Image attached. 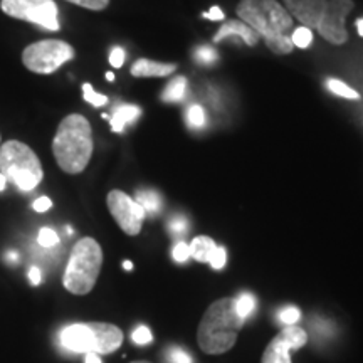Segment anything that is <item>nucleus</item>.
<instances>
[{
    "label": "nucleus",
    "mask_w": 363,
    "mask_h": 363,
    "mask_svg": "<svg viewBox=\"0 0 363 363\" xmlns=\"http://www.w3.org/2000/svg\"><path fill=\"white\" fill-rule=\"evenodd\" d=\"M203 17L208 21H224V12L220 11V7L214 6L208 12H203Z\"/></svg>",
    "instance_id": "38"
},
{
    "label": "nucleus",
    "mask_w": 363,
    "mask_h": 363,
    "mask_svg": "<svg viewBox=\"0 0 363 363\" xmlns=\"http://www.w3.org/2000/svg\"><path fill=\"white\" fill-rule=\"evenodd\" d=\"M7 184H9V182H7L6 177H4L2 174H0V192H2V190H6Z\"/></svg>",
    "instance_id": "40"
},
{
    "label": "nucleus",
    "mask_w": 363,
    "mask_h": 363,
    "mask_svg": "<svg viewBox=\"0 0 363 363\" xmlns=\"http://www.w3.org/2000/svg\"><path fill=\"white\" fill-rule=\"evenodd\" d=\"M217 52L212 48H199L195 51V61L201 62V65H212L217 61Z\"/></svg>",
    "instance_id": "28"
},
{
    "label": "nucleus",
    "mask_w": 363,
    "mask_h": 363,
    "mask_svg": "<svg viewBox=\"0 0 363 363\" xmlns=\"http://www.w3.org/2000/svg\"><path fill=\"white\" fill-rule=\"evenodd\" d=\"M189 246H190V256H192L195 261L208 262L212 252L216 251L217 244L214 242V239L208 238V235H199V238H195L192 240V244H189Z\"/></svg>",
    "instance_id": "17"
},
{
    "label": "nucleus",
    "mask_w": 363,
    "mask_h": 363,
    "mask_svg": "<svg viewBox=\"0 0 363 363\" xmlns=\"http://www.w3.org/2000/svg\"><path fill=\"white\" fill-rule=\"evenodd\" d=\"M225 261H227V254H225V249L217 246L216 251L212 252L211 259H208V264H211L214 269H222V267L225 266Z\"/></svg>",
    "instance_id": "31"
},
{
    "label": "nucleus",
    "mask_w": 363,
    "mask_h": 363,
    "mask_svg": "<svg viewBox=\"0 0 363 363\" xmlns=\"http://www.w3.org/2000/svg\"><path fill=\"white\" fill-rule=\"evenodd\" d=\"M135 201L143 207L145 214H150V216H157L163 207L160 195H158L155 190H150V189L136 190Z\"/></svg>",
    "instance_id": "18"
},
{
    "label": "nucleus",
    "mask_w": 363,
    "mask_h": 363,
    "mask_svg": "<svg viewBox=\"0 0 363 363\" xmlns=\"http://www.w3.org/2000/svg\"><path fill=\"white\" fill-rule=\"evenodd\" d=\"M0 174L22 192L34 190L44 179L39 157L27 143L9 140L0 145Z\"/></svg>",
    "instance_id": "4"
},
{
    "label": "nucleus",
    "mask_w": 363,
    "mask_h": 363,
    "mask_svg": "<svg viewBox=\"0 0 363 363\" xmlns=\"http://www.w3.org/2000/svg\"><path fill=\"white\" fill-rule=\"evenodd\" d=\"M225 38H240L247 45H256L259 43L261 35L254 29H251L247 24H244L242 21H230L222 24L219 33L216 34L214 43H220Z\"/></svg>",
    "instance_id": "15"
},
{
    "label": "nucleus",
    "mask_w": 363,
    "mask_h": 363,
    "mask_svg": "<svg viewBox=\"0 0 363 363\" xmlns=\"http://www.w3.org/2000/svg\"><path fill=\"white\" fill-rule=\"evenodd\" d=\"M66 2L88 9V11H104V9L110 6V0H66Z\"/></svg>",
    "instance_id": "27"
},
{
    "label": "nucleus",
    "mask_w": 363,
    "mask_h": 363,
    "mask_svg": "<svg viewBox=\"0 0 363 363\" xmlns=\"http://www.w3.org/2000/svg\"><path fill=\"white\" fill-rule=\"evenodd\" d=\"M264 43L267 48H269L274 54H278V56L291 54L294 49L291 35H269V38H264Z\"/></svg>",
    "instance_id": "20"
},
{
    "label": "nucleus",
    "mask_w": 363,
    "mask_h": 363,
    "mask_svg": "<svg viewBox=\"0 0 363 363\" xmlns=\"http://www.w3.org/2000/svg\"><path fill=\"white\" fill-rule=\"evenodd\" d=\"M123 267H125L126 271H131V269H133V264H131V261H125L123 262Z\"/></svg>",
    "instance_id": "42"
},
{
    "label": "nucleus",
    "mask_w": 363,
    "mask_h": 363,
    "mask_svg": "<svg viewBox=\"0 0 363 363\" xmlns=\"http://www.w3.org/2000/svg\"><path fill=\"white\" fill-rule=\"evenodd\" d=\"M74 59V48L59 39H44L22 51V65L35 74H52Z\"/></svg>",
    "instance_id": "6"
},
{
    "label": "nucleus",
    "mask_w": 363,
    "mask_h": 363,
    "mask_svg": "<svg viewBox=\"0 0 363 363\" xmlns=\"http://www.w3.org/2000/svg\"><path fill=\"white\" fill-rule=\"evenodd\" d=\"M357 29H358V34H360L363 38V19L357 21Z\"/></svg>",
    "instance_id": "41"
},
{
    "label": "nucleus",
    "mask_w": 363,
    "mask_h": 363,
    "mask_svg": "<svg viewBox=\"0 0 363 363\" xmlns=\"http://www.w3.org/2000/svg\"><path fill=\"white\" fill-rule=\"evenodd\" d=\"M235 12L262 39L269 35H289L293 29V17L276 0H240Z\"/></svg>",
    "instance_id": "5"
},
{
    "label": "nucleus",
    "mask_w": 363,
    "mask_h": 363,
    "mask_svg": "<svg viewBox=\"0 0 363 363\" xmlns=\"http://www.w3.org/2000/svg\"><path fill=\"white\" fill-rule=\"evenodd\" d=\"M177 66L172 62H158L150 61V59H138L131 66V76L135 78H165V76L174 74Z\"/></svg>",
    "instance_id": "14"
},
{
    "label": "nucleus",
    "mask_w": 363,
    "mask_h": 363,
    "mask_svg": "<svg viewBox=\"0 0 363 363\" xmlns=\"http://www.w3.org/2000/svg\"><path fill=\"white\" fill-rule=\"evenodd\" d=\"M244 318L235 308V298H220L203 313L197 330V342L202 352L208 355H220L229 352L238 342Z\"/></svg>",
    "instance_id": "1"
},
{
    "label": "nucleus",
    "mask_w": 363,
    "mask_h": 363,
    "mask_svg": "<svg viewBox=\"0 0 363 363\" xmlns=\"http://www.w3.org/2000/svg\"><path fill=\"white\" fill-rule=\"evenodd\" d=\"M29 279H30V284L33 286H39L43 283V271H40V267L38 266H33L29 269Z\"/></svg>",
    "instance_id": "37"
},
{
    "label": "nucleus",
    "mask_w": 363,
    "mask_h": 363,
    "mask_svg": "<svg viewBox=\"0 0 363 363\" xmlns=\"http://www.w3.org/2000/svg\"><path fill=\"white\" fill-rule=\"evenodd\" d=\"M84 363H101V358H99L98 353H86V358H84Z\"/></svg>",
    "instance_id": "39"
},
{
    "label": "nucleus",
    "mask_w": 363,
    "mask_h": 363,
    "mask_svg": "<svg viewBox=\"0 0 363 363\" xmlns=\"http://www.w3.org/2000/svg\"><path fill=\"white\" fill-rule=\"evenodd\" d=\"M38 242L43 247H54L59 244V235L54 229H49V227H44V229L39 230V238Z\"/></svg>",
    "instance_id": "26"
},
{
    "label": "nucleus",
    "mask_w": 363,
    "mask_h": 363,
    "mask_svg": "<svg viewBox=\"0 0 363 363\" xmlns=\"http://www.w3.org/2000/svg\"><path fill=\"white\" fill-rule=\"evenodd\" d=\"M0 9L9 17L33 22L52 33L61 29L57 19L59 9L54 0H0Z\"/></svg>",
    "instance_id": "7"
},
{
    "label": "nucleus",
    "mask_w": 363,
    "mask_h": 363,
    "mask_svg": "<svg viewBox=\"0 0 363 363\" xmlns=\"http://www.w3.org/2000/svg\"><path fill=\"white\" fill-rule=\"evenodd\" d=\"M169 360L172 363H192V358H190L189 353L180 350V348H172L169 352Z\"/></svg>",
    "instance_id": "34"
},
{
    "label": "nucleus",
    "mask_w": 363,
    "mask_h": 363,
    "mask_svg": "<svg viewBox=\"0 0 363 363\" xmlns=\"http://www.w3.org/2000/svg\"><path fill=\"white\" fill-rule=\"evenodd\" d=\"M142 115V110L135 104H123V106H118L115 113L111 116V128L116 133H121L125 130V126L128 123H133L135 120H138V116Z\"/></svg>",
    "instance_id": "16"
},
{
    "label": "nucleus",
    "mask_w": 363,
    "mask_h": 363,
    "mask_svg": "<svg viewBox=\"0 0 363 363\" xmlns=\"http://www.w3.org/2000/svg\"><path fill=\"white\" fill-rule=\"evenodd\" d=\"M93 130L81 115H69L57 126L52 138V153L65 174L78 175L86 170L93 157Z\"/></svg>",
    "instance_id": "2"
},
{
    "label": "nucleus",
    "mask_w": 363,
    "mask_h": 363,
    "mask_svg": "<svg viewBox=\"0 0 363 363\" xmlns=\"http://www.w3.org/2000/svg\"><path fill=\"white\" fill-rule=\"evenodd\" d=\"M52 207V201L49 197H39L38 201H34V203H33V208L35 212H45V211H49V208Z\"/></svg>",
    "instance_id": "36"
},
{
    "label": "nucleus",
    "mask_w": 363,
    "mask_h": 363,
    "mask_svg": "<svg viewBox=\"0 0 363 363\" xmlns=\"http://www.w3.org/2000/svg\"><path fill=\"white\" fill-rule=\"evenodd\" d=\"M83 96L86 101H88L89 104H93V106H104V104L108 103V98L104 96V94L96 93L89 83L83 84Z\"/></svg>",
    "instance_id": "25"
},
{
    "label": "nucleus",
    "mask_w": 363,
    "mask_h": 363,
    "mask_svg": "<svg viewBox=\"0 0 363 363\" xmlns=\"http://www.w3.org/2000/svg\"><path fill=\"white\" fill-rule=\"evenodd\" d=\"M131 340H133L136 345H148L153 340V335L147 326H138V328L133 331V335H131Z\"/></svg>",
    "instance_id": "30"
},
{
    "label": "nucleus",
    "mask_w": 363,
    "mask_h": 363,
    "mask_svg": "<svg viewBox=\"0 0 363 363\" xmlns=\"http://www.w3.org/2000/svg\"><path fill=\"white\" fill-rule=\"evenodd\" d=\"M110 62L113 67H121L125 62V51L121 48H115L110 54Z\"/></svg>",
    "instance_id": "35"
},
{
    "label": "nucleus",
    "mask_w": 363,
    "mask_h": 363,
    "mask_svg": "<svg viewBox=\"0 0 363 363\" xmlns=\"http://www.w3.org/2000/svg\"><path fill=\"white\" fill-rule=\"evenodd\" d=\"M187 123L192 128H203V125L207 123V118H206V111L201 104H194V106L189 108L187 111Z\"/></svg>",
    "instance_id": "22"
},
{
    "label": "nucleus",
    "mask_w": 363,
    "mask_h": 363,
    "mask_svg": "<svg viewBox=\"0 0 363 363\" xmlns=\"http://www.w3.org/2000/svg\"><path fill=\"white\" fill-rule=\"evenodd\" d=\"M353 9V0H328L325 13L318 24V33L331 44H345L348 39L345 19Z\"/></svg>",
    "instance_id": "9"
},
{
    "label": "nucleus",
    "mask_w": 363,
    "mask_h": 363,
    "mask_svg": "<svg viewBox=\"0 0 363 363\" xmlns=\"http://www.w3.org/2000/svg\"><path fill=\"white\" fill-rule=\"evenodd\" d=\"M326 86H328V89L333 94H337V96H342V98H347V99H358V98H360V94H358L355 89L350 88L348 84H345L343 81H340V79H328V81H326Z\"/></svg>",
    "instance_id": "21"
},
{
    "label": "nucleus",
    "mask_w": 363,
    "mask_h": 363,
    "mask_svg": "<svg viewBox=\"0 0 363 363\" xmlns=\"http://www.w3.org/2000/svg\"><path fill=\"white\" fill-rule=\"evenodd\" d=\"M299 318H301V311L294 306L284 308V310L279 313V321L288 326H293L296 321H299Z\"/></svg>",
    "instance_id": "29"
},
{
    "label": "nucleus",
    "mask_w": 363,
    "mask_h": 363,
    "mask_svg": "<svg viewBox=\"0 0 363 363\" xmlns=\"http://www.w3.org/2000/svg\"><path fill=\"white\" fill-rule=\"evenodd\" d=\"M235 308H238L239 315L246 320V318L254 311V308H256V298L249 293L240 294L239 298H235Z\"/></svg>",
    "instance_id": "23"
},
{
    "label": "nucleus",
    "mask_w": 363,
    "mask_h": 363,
    "mask_svg": "<svg viewBox=\"0 0 363 363\" xmlns=\"http://www.w3.org/2000/svg\"><path fill=\"white\" fill-rule=\"evenodd\" d=\"M89 326L94 335V353L98 355H108V353L116 352L123 343V331L116 325L93 321Z\"/></svg>",
    "instance_id": "13"
},
{
    "label": "nucleus",
    "mask_w": 363,
    "mask_h": 363,
    "mask_svg": "<svg viewBox=\"0 0 363 363\" xmlns=\"http://www.w3.org/2000/svg\"><path fill=\"white\" fill-rule=\"evenodd\" d=\"M291 40H293L294 48H299V49L310 48L311 43H313L311 29H308V27H303V26L298 27V29L294 30L293 35H291Z\"/></svg>",
    "instance_id": "24"
},
{
    "label": "nucleus",
    "mask_w": 363,
    "mask_h": 363,
    "mask_svg": "<svg viewBox=\"0 0 363 363\" xmlns=\"http://www.w3.org/2000/svg\"><path fill=\"white\" fill-rule=\"evenodd\" d=\"M187 227H189V224H187V220L184 219V217H175V219H172L170 224H169L170 233L174 235L185 234V233H187Z\"/></svg>",
    "instance_id": "33"
},
{
    "label": "nucleus",
    "mask_w": 363,
    "mask_h": 363,
    "mask_svg": "<svg viewBox=\"0 0 363 363\" xmlns=\"http://www.w3.org/2000/svg\"><path fill=\"white\" fill-rule=\"evenodd\" d=\"M61 343L76 353H94V335L89 323H74L61 331Z\"/></svg>",
    "instance_id": "12"
},
{
    "label": "nucleus",
    "mask_w": 363,
    "mask_h": 363,
    "mask_svg": "<svg viewBox=\"0 0 363 363\" xmlns=\"http://www.w3.org/2000/svg\"><path fill=\"white\" fill-rule=\"evenodd\" d=\"M185 91H187V79H185L184 76H177L175 79L170 81L167 89L163 91L162 99L169 103L180 101V99L185 96Z\"/></svg>",
    "instance_id": "19"
},
{
    "label": "nucleus",
    "mask_w": 363,
    "mask_h": 363,
    "mask_svg": "<svg viewBox=\"0 0 363 363\" xmlns=\"http://www.w3.org/2000/svg\"><path fill=\"white\" fill-rule=\"evenodd\" d=\"M7 259H9V261H16V259H17V254H16V252H9Z\"/></svg>",
    "instance_id": "43"
},
{
    "label": "nucleus",
    "mask_w": 363,
    "mask_h": 363,
    "mask_svg": "<svg viewBox=\"0 0 363 363\" xmlns=\"http://www.w3.org/2000/svg\"><path fill=\"white\" fill-rule=\"evenodd\" d=\"M190 257V246L187 242H177L174 247V259L177 262H185Z\"/></svg>",
    "instance_id": "32"
},
{
    "label": "nucleus",
    "mask_w": 363,
    "mask_h": 363,
    "mask_svg": "<svg viewBox=\"0 0 363 363\" xmlns=\"http://www.w3.org/2000/svg\"><path fill=\"white\" fill-rule=\"evenodd\" d=\"M106 206L110 208L113 219L116 220V224L125 234L138 235L142 233V225L147 214L133 197L121 192V190H111L106 197Z\"/></svg>",
    "instance_id": "8"
},
{
    "label": "nucleus",
    "mask_w": 363,
    "mask_h": 363,
    "mask_svg": "<svg viewBox=\"0 0 363 363\" xmlns=\"http://www.w3.org/2000/svg\"><path fill=\"white\" fill-rule=\"evenodd\" d=\"M103 266V251L98 240L83 238L74 244L67 259L62 286L76 296L93 291Z\"/></svg>",
    "instance_id": "3"
},
{
    "label": "nucleus",
    "mask_w": 363,
    "mask_h": 363,
    "mask_svg": "<svg viewBox=\"0 0 363 363\" xmlns=\"http://www.w3.org/2000/svg\"><path fill=\"white\" fill-rule=\"evenodd\" d=\"M131 363H152V362H147V360H138V362H131Z\"/></svg>",
    "instance_id": "45"
},
{
    "label": "nucleus",
    "mask_w": 363,
    "mask_h": 363,
    "mask_svg": "<svg viewBox=\"0 0 363 363\" xmlns=\"http://www.w3.org/2000/svg\"><path fill=\"white\" fill-rule=\"evenodd\" d=\"M289 16L301 22L303 27L316 29L323 17L328 0H284Z\"/></svg>",
    "instance_id": "11"
},
{
    "label": "nucleus",
    "mask_w": 363,
    "mask_h": 363,
    "mask_svg": "<svg viewBox=\"0 0 363 363\" xmlns=\"http://www.w3.org/2000/svg\"><path fill=\"white\" fill-rule=\"evenodd\" d=\"M106 79L108 81H115V74H113V72H106Z\"/></svg>",
    "instance_id": "44"
},
{
    "label": "nucleus",
    "mask_w": 363,
    "mask_h": 363,
    "mask_svg": "<svg viewBox=\"0 0 363 363\" xmlns=\"http://www.w3.org/2000/svg\"><path fill=\"white\" fill-rule=\"evenodd\" d=\"M306 342L308 335L305 330L294 325L286 326L267 345L264 355H262V363H291L289 352L305 347Z\"/></svg>",
    "instance_id": "10"
}]
</instances>
